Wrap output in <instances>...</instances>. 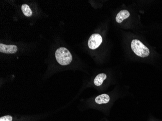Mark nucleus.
Returning a JSON list of instances; mask_svg holds the SVG:
<instances>
[{"instance_id": "nucleus-8", "label": "nucleus", "mask_w": 162, "mask_h": 121, "mask_svg": "<svg viewBox=\"0 0 162 121\" xmlns=\"http://www.w3.org/2000/svg\"><path fill=\"white\" fill-rule=\"evenodd\" d=\"M21 10L25 16L26 17H30L32 15V11L30 9L29 6L26 4H24L21 6Z\"/></svg>"}, {"instance_id": "nucleus-6", "label": "nucleus", "mask_w": 162, "mask_h": 121, "mask_svg": "<svg viewBox=\"0 0 162 121\" xmlns=\"http://www.w3.org/2000/svg\"><path fill=\"white\" fill-rule=\"evenodd\" d=\"M109 101H110V97L109 95L105 93L98 96L95 98L96 103L98 104L108 103Z\"/></svg>"}, {"instance_id": "nucleus-9", "label": "nucleus", "mask_w": 162, "mask_h": 121, "mask_svg": "<svg viewBox=\"0 0 162 121\" xmlns=\"http://www.w3.org/2000/svg\"><path fill=\"white\" fill-rule=\"evenodd\" d=\"M12 117L10 115H6L1 117L0 118V121H12Z\"/></svg>"}, {"instance_id": "nucleus-2", "label": "nucleus", "mask_w": 162, "mask_h": 121, "mask_svg": "<svg viewBox=\"0 0 162 121\" xmlns=\"http://www.w3.org/2000/svg\"><path fill=\"white\" fill-rule=\"evenodd\" d=\"M131 48L134 54L142 58L146 57L150 55L149 49L138 39H133L132 41Z\"/></svg>"}, {"instance_id": "nucleus-1", "label": "nucleus", "mask_w": 162, "mask_h": 121, "mask_svg": "<svg viewBox=\"0 0 162 121\" xmlns=\"http://www.w3.org/2000/svg\"><path fill=\"white\" fill-rule=\"evenodd\" d=\"M56 60L60 65L67 66L71 62L72 56L68 49L61 47L57 49L55 52Z\"/></svg>"}, {"instance_id": "nucleus-4", "label": "nucleus", "mask_w": 162, "mask_h": 121, "mask_svg": "<svg viewBox=\"0 0 162 121\" xmlns=\"http://www.w3.org/2000/svg\"><path fill=\"white\" fill-rule=\"evenodd\" d=\"M18 50V47L16 45H5L0 44V52L3 54H15Z\"/></svg>"}, {"instance_id": "nucleus-7", "label": "nucleus", "mask_w": 162, "mask_h": 121, "mask_svg": "<svg viewBox=\"0 0 162 121\" xmlns=\"http://www.w3.org/2000/svg\"><path fill=\"white\" fill-rule=\"evenodd\" d=\"M106 75L104 73H101L96 77L94 80V84L97 86H100L101 85L104 80L106 79Z\"/></svg>"}, {"instance_id": "nucleus-3", "label": "nucleus", "mask_w": 162, "mask_h": 121, "mask_svg": "<svg viewBox=\"0 0 162 121\" xmlns=\"http://www.w3.org/2000/svg\"><path fill=\"white\" fill-rule=\"evenodd\" d=\"M102 42V37L99 33H94L89 38L88 41V46L91 50L98 48Z\"/></svg>"}, {"instance_id": "nucleus-5", "label": "nucleus", "mask_w": 162, "mask_h": 121, "mask_svg": "<svg viewBox=\"0 0 162 121\" xmlns=\"http://www.w3.org/2000/svg\"><path fill=\"white\" fill-rule=\"evenodd\" d=\"M130 16V13L128 10H121L115 17V20L118 24H120L123 20L129 18Z\"/></svg>"}]
</instances>
